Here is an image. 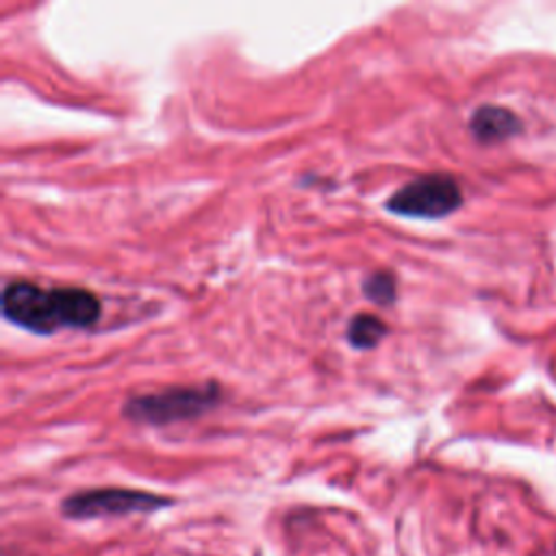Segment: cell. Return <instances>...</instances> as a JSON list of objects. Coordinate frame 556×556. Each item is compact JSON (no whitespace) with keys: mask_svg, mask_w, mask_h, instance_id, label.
I'll list each match as a JSON object with an SVG mask.
<instances>
[{"mask_svg":"<svg viewBox=\"0 0 556 556\" xmlns=\"http://www.w3.org/2000/svg\"><path fill=\"white\" fill-rule=\"evenodd\" d=\"M100 311V300L80 287L43 289L28 280H13L2 291V315L37 334L89 328L98 321Z\"/></svg>","mask_w":556,"mask_h":556,"instance_id":"1","label":"cell"},{"mask_svg":"<svg viewBox=\"0 0 556 556\" xmlns=\"http://www.w3.org/2000/svg\"><path fill=\"white\" fill-rule=\"evenodd\" d=\"M463 204L458 182L447 174H424L389 195L384 208L404 217L439 219Z\"/></svg>","mask_w":556,"mask_h":556,"instance_id":"2","label":"cell"},{"mask_svg":"<svg viewBox=\"0 0 556 556\" xmlns=\"http://www.w3.org/2000/svg\"><path fill=\"white\" fill-rule=\"evenodd\" d=\"M219 400L215 384L204 387H176L159 393L137 395L126 402L124 415L141 424H172L202 415Z\"/></svg>","mask_w":556,"mask_h":556,"instance_id":"3","label":"cell"},{"mask_svg":"<svg viewBox=\"0 0 556 556\" xmlns=\"http://www.w3.org/2000/svg\"><path fill=\"white\" fill-rule=\"evenodd\" d=\"M172 500L137 491V489H91L80 491L63 500L61 510L72 519H96V517H111V515H130V513H150L163 506H169Z\"/></svg>","mask_w":556,"mask_h":556,"instance_id":"4","label":"cell"},{"mask_svg":"<svg viewBox=\"0 0 556 556\" xmlns=\"http://www.w3.org/2000/svg\"><path fill=\"white\" fill-rule=\"evenodd\" d=\"M469 130L480 143H495L510 139L523 130L517 113L497 104H482L469 117Z\"/></svg>","mask_w":556,"mask_h":556,"instance_id":"5","label":"cell"},{"mask_svg":"<svg viewBox=\"0 0 556 556\" xmlns=\"http://www.w3.org/2000/svg\"><path fill=\"white\" fill-rule=\"evenodd\" d=\"M387 332V326L380 317L369 313H358L348 326V339L354 348H374Z\"/></svg>","mask_w":556,"mask_h":556,"instance_id":"6","label":"cell"},{"mask_svg":"<svg viewBox=\"0 0 556 556\" xmlns=\"http://www.w3.org/2000/svg\"><path fill=\"white\" fill-rule=\"evenodd\" d=\"M363 293L376 302V304H391L395 302V293H397V282L395 276L389 271H374L365 278L363 282Z\"/></svg>","mask_w":556,"mask_h":556,"instance_id":"7","label":"cell"}]
</instances>
